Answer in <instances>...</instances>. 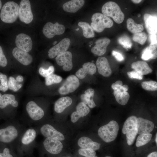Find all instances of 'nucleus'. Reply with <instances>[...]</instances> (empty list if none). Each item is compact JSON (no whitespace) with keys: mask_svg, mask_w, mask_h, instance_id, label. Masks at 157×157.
<instances>
[{"mask_svg":"<svg viewBox=\"0 0 157 157\" xmlns=\"http://www.w3.org/2000/svg\"><path fill=\"white\" fill-rule=\"evenodd\" d=\"M26 126L15 118L6 121L0 125V143L12 149L16 148L19 140Z\"/></svg>","mask_w":157,"mask_h":157,"instance_id":"nucleus-1","label":"nucleus"},{"mask_svg":"<svg viewBox=\"0 0 157 157\" xmlns=\"http://www.w3.org/2000/svg\"><path fill=\"white\" fill-rule=\"evenodd\" d=\"M38 134L36 126L26 127L19 138L16 148L22 151L32 149L37 144L36 139Z\"/></svg>","mask_w":157,"mask_h":157,"instance_id":"nucleus-2","label":"nucleus"},{"mask_svg":"<svg viewBox=\"0 0 157 157\" xmlns=\"http://www.w3.org/2000/svg\"><path fill=\"white\" fill-rule=\"evenodd\" d=\"M19 6L13 1L6 3L2 6L0 12V19L5 23H12L15 22L18 16Z\"/></svg>","mask_w":157,"mask_h":157,"instance_id":"nucleus-3","label":"nucleus"},{"mask_svg":"<svg viewBox=\"0 0 157 157\" xmlns=\"http://www.w3.org/2000/svg\"><path fill=\"white\" fill-rule=\"evenodd\" d=\"M119 130L118 123L115 121L112 120L99 128L98 131V135L104 142H110L116 139Z\"/></svg>","mask_w":157,"mask_h":157,"instance_id":"nucleus-4","label":"nucleus"},{"mask_svg":"<svg viewBox=\"0 0 157 157\" xmlns=\"http://www.w3.org/2000/svg\"><path fill=\"white\" fill-rule=\"evenodd\" d=\"M38 133L45 138H51L60 141L65 140V136L57 130L50 120H46L36 126Z\"/></svg>","mask_w":157,"mask_h":157,"instance_id":"nucleus-5","label":"nucleus"},{"mask_svg":"<svg viewBox=\"0 0 157 157\" xmlns=\"http://www.w3.org/2000/svg\"><path fill=\"white\" fill-rule=\"evenodd\" d=\"M103 14L112 17L116 23L121 24L124 19V15L119 6L116 3L109 1L105 3L101 8Z\"/></svg>","mask_w":157,"mask_h":157,"instance_id":"nucleus-6","label":"nucleus"},{"mask_svg":"<svg viewBox=\"0 0 157 157\" xmlns=\"http://www.w3.org/2000/svg\"><path fill=\"white\" fill-rule=\"evenodd\" d=\"M137 118L135 116H130L125 121L123 126L122 132L126 135L129 145L133 144L138 134Z\"/></svg>","mask_w":157,"mask_h":157,"instance_id":"nucleus-7","label":"nucleus"},{"mask_svg":"<svg viewBox=\"0 0 157 157\" xmlns=\"http://www.w3.org/2000/svg\"><path fill=\"white\" fill-rule=\"evenodd\" d=\"M91 20V26L94 31L98 33L103 31L105 28H111L113 24V22L110 18L99 13L94 14Z\"/></svg>","mask_w":157,"mask_h":157,"instance_id":"nucleus-8","label":"nucleus"},{"mask_svg":"<svg viewBox=\"0 0 157 157\" xmlns=\"http://www.w3.org/2000/svg\"><path fill=\"white\" fill-rule=\"evenodd\" d=\"M48 153L53 155L60 153L62 150L63 145L61 141L51 138H46L39 144Z\"/></svg>","mask_w":157,"mask_h":157,"instance_id":"nucleus-9","label":"nucleus"},{"mask_svg":"<svg viewBox=\"0 0 157 157\" xmlns=\"http://www.w3.org/2000/svg\"><path fill=\"white\" fill-rule=\"evenodd\" d=\"M18 17L21 22L26 24H29L32 21L33 16L29 0H22L20 1Z\"/></svg>","mask_w":157,"mask_h":157,"instance_id":"nucleus-10","label":"nucleus"},{"mask_svg":"<svg viewBox=\"0 0 157 157\" xmlns=\"http://www.w3.org/2000/svg\"><path fill=\"white\" fill-rule=\"evenodd\" d=\"M79 85V80L76 76L74 75L69 76L59 88L58 92L62 95L69 94L75 91L78 88Z\"/></svg>","mask_w":157,"mask_h":157,"instance_id":"nucleus-11","label":"nucleus"},{"mask_svg":"<svg viewBox=\"0 0 157 157\" xmlns=\"http://www.w3.org/2000/svg\"><path fill=\"white\" fill-rule=\"evenodd\" d=\"M65 27L62 24L56 22L53 24L48 22L44 25L42 30L43 34L48 38H51L57 35H60L64 33Z\"/></svg>","mask_w":157,"mask_h":157,"instance_id":"nucleus-12","label":"nucleus"},{"mask_svg":"<svg viewBox=\"0 0 157 157\" xmlns=\"http://www.w3.org/2000/svg\"><path fill=\"white\" fill-rule=\"evenodd\" d=\"M71 43L68 38L63 39L57 44L51 48L48 51V56L51 59L67 51Z\"/></svg>","mask_w":157,"mask_h":157,"instance_id":"nucleus-13","label":"nucleus"},{"mask_svg":"<svg viewBox=\"0 0 157 157\" xmlns=\"http://www.w3.org/2000/svg\"><path fill=\"white\" fill-rule=\"evenodd\" d=\"M15 43L17 48L27 52L31 51L32 48L33 42L31 38L24 33H19L17 35Z\"/></svg>","mask_w":157,"mask_h":157,"instance_id":"nucleus-14","label":"nucleus"},{"mask_svg":"<svg viewBox=\"0 0 157 157\" xmlns=\"http://www.w3.org/2000/svg\"><path fill=\"white\" fill-rule=\"evenodd\" d=\"M72 58V55L71 52L66 51L57 56L55 59L58 65L63 66V68L64 71H69L73 67Z\"/></svg>","mask_w":157,"mask_h":157,"instance_id":"nucleus-15","label":"nucleus"},{"mask_svg":"<svg viewBox=\"0 0 157 157\" xmlns=\"http://www.w3.org/2000/svg\"><path fill=\"white\" fill-rule=\"evenodd\" d=\"M12 54L18 61L24 65H28L32 62L33 58L30 54L17 47L13 49Z\"/></svg>","mask_w":157,"mask_h":157,"instance_id":"nucleus-16","label":"nucleus"},{"mask_svg":"<svg viewBox=\"0 0 157 157\" xmlns=\"http://www.w3.org/2000/svg\"><path fill=\"white\" fill-rule=\"evenodd\" d=\"M76 110L73 112L70 116L71 121L73 123L76 122L80 118L87 115L90 111L89 107L82 102L77 105Z\"/></svg>","mask_w":157,"mask_h":157,"instance_id":"nucleus-17","label":"nucleus"},{"mask_svg":"<svg viewBox=\"0 0 157 157\" xmlns=\"http://www.w3.org/2000/svg\"><path fill=\"white\" fill-rule=\"evenodd\" d=\"M154 126V123L150 120L140 117L137 118V133L139 135L150 133Z\"/></svg>","mask_w":157,"mask_h":157,"instance_id":"nucleus-18","label":"nucleus"},{"mask_svg":"<svg viewBox=\"0 0 157 157\" xmlns=\"http://www.w3.org/2000/svg\"><path fill=\"white\" fill-rule=\"evenodd\" d=\"M18 105L15 97L13 94H4L2 95L0 98V110L5 111L10 106L15 108L18 107Z\"/></svg>","mask_w":157,"mask_h":157,"instance_id":"nucleus-19","label":"nucleus"},{"mask_svg":"<svg viewBox=\"0 0 157 157\" xmlns=\"http://www.w3.org/2000/svg\"><path fill=\"white\" fill-rule=\"evenodd\" d=\"M96 65L99 73L104 76L109 77L111 74V69L108 60L105 57H98L96 61Z\"/></svg>","mask_w":157,"mask_h":157,"instance_id":"nucleus-20","label":"nucleus"},{"mask_svg":"<svg viewBox=\"0 0 157 157\" xmlns=\"http://www.w3.org/2000/svg\"><path fill=\"white\" fill-rule=\"evenodd\" d=\"M110 42V40L107 38L98 39L95 42V45L91 49L92 52L98 56L104 55L106 52L107 47Z\"/></svg>","mask_w":157,"mask_h":157,"instance_id":"nucleus-21","label":"nucleus"},{"mask_svg":"<svg viewBox=\"0 0 157 157\" xmlns=\"http://www.w3.org/2000/svg\"><path fill=\"white\" fill-rule=\"evenodd\" d=\"M144 19L145 28L148 33L150 35L157 34V16L146 13L144 15Z\"/></svg>","mask_w":157,"mask_h":157,"instance_id":"nucleus-22","label":"nucleus"},{"mask_svg":"<svg viewBox=\"0 0 157 157\" xmlns=\"http://www.w3.org/2000/svg\"><path fill=\"white\" fill-rule=\"evenodd\" d=\"M82 67L76 72V76L80 79L84 78L87 74L92 75L96 72V67L93 63L88 62L84 64Z\"/></svg>","mask_w":157,"mask_h":157,"instance_id":"nucleus-23","label":"nucleus"},{"mask_svg":"<svg viewBox=\"0 0 157 157\" xmlns=\"http://www.w3.org/2000/svg\"><path fill=\"white\" fill-rule=\"evenodd\" d=\"M77 144L81 148L91 149L94 151L99 149L101 145L100 143L94 142L86 136L81 137L78 140Z\"/></svg>","mask_w":157,"mask_h":157,"instance_id":"nucleus-24","label":"nucleus"},{"mask_svg":"<svg viewBox=\"0 0 157 157\" xmlns=\"http://www.w3.org/2000/svg\"><path fill=\"white\" fill-rule=\"evenodd\" d=\"M85 2L84 0H71L64 3L62 7L65 11L70 13H75L83 7Z\"/></svg>","mask_w":157,"mask_h":157,"instance_id":"nucleus-25","label":"nucleus"},{"mask_svg":"<svg viewBox=\"0 0 157 157\" xmlns=\"http://www.w3.org/2000/svg\"><path fill=\"white\" fill-rule=\"evenodd\" d=\"M72 100L69 97H61L55 103L54 110L57 113H60L63 112L72 103Z\"/></svg>","mask_w":157,"mask_h":157,"instance_id":"nucleus-26","label":"nucleus"},{"mask_svg":"<svg viewBox=\"0 0 157 157\" xmlns=\"http://www.w3.org/2000/svg\"><path fill=\"white\" fill-rule=\"evenodd\" d=\"M131 68L141 75H147L152 72L151 69L148 64L143 61H138L133 63Z\"/></svg>","mask_w":157,"mask_h":157,"instance_id":"nucleus-27","label":"nucleus"},{"mask_svg":"<svg viewBox=\"0 0 157 157\" xmlns=\"http://www.w3.org/2000/svg\"><path fill=\"white\" fill-rule=\"evenodd\" d=\"M122 87L121 89L114 90L113 94L117 101L122 105H124L127 103L130 95L124 85H122Z\"/></svg>","mask_w":157,"mask_h":157,"instance_id":"nucleus-28","label":"nucleus"},{"mask_svg":"<svg viewBox=\"0 0 157 157\" xmlns=\"http://www.w3.org/2000/svg\"><path fill=\"white\" fill-rule=\"evenodd\" d=\"M157 44H150L143 51L142 59L145 60L154 59L157 57Z\"/></svg>","mask_w":157,"mask_h":157,"instance_id":"nucleus-29","label":"nucleus"},{"mask_svg":"<svg viewBox=\"0 0 157 157\" xmlns=\"http://www.w3.org/2000/svg\"><path fill=\"white\" fill-rule=\"evenodd\" d=\"M126 23L128 30L133 34L142 32L144 30L142 25L136 23L131 18L127 19Z\"/></svg>","mask_w":157,"mask_h":157,"instance_id":"nucleus-30","label":"nucleus"},{"mask_svg":"<svg viewBox=\"0 0 157 157\" xmlns=\"http://www.w3.org/2000/svg\"><path fill=\"white\" fill-rule=\"evenodd\" d=\"M78 25L81 28L83 35L85 38H89L94 37V31L88 23L85 22H78Z\"/></svg>","mask_w":157,"mask_h":157,"instance_id":"nucleus-31","label":"nucleus"},{"mask_svg":"<svg viewBox=\"0 0 157 157\" xmlns=\"http://www.w3.org/2000/svg\"><path fill=\"white\" fill-rule=\"evenodd\" d=\"M152 137L150 133L140 135L137 139L136 146L138 147L146 144L151 140Z\"/></svg>","mask_w":157,"mask_h":157,"instance_id":"nucleus-32","label":"nucleus"},{"mask_svg":"<svg viewBox=\"0 0 157 157\" xmlns=\"http://www.w3.org/2000/svg\"><path fill=\"white\" fill-rule=\"evenodd\" d=\"M62 80V78L60 76L52 74L45 77V84L47 86H49L58 83H60Z\"/></svg>","mask_w":157,"mask_h":157,"instance_id":"nucleus-33","label":"nucleus"},{"mask_svg":"<svg viewBox=\"0 0 157 157\" xmlns=\"http://www.w3.org/2000/svg\"><path fill=\"white\" fill-rule=\"evenodd\" d=\"M94 94V90L92 88H89L86 90L84 94L81 96V99L82 102L87 104L88 102L91 99H93Z\"/></svg>","mask_w":157,"mask_h":157,"instance_id":"nucleus-34","label":"nucleus"},{"mask_svg":"<svg viewBox=\"0 0 157 157\" xmlns=\"http://www.w3.org/2000/svg\"><path fill=\"white\" fill-rule=\"evenodd\" d=\"M8 88L14 92L18 91L22 86V85L17 82L12 76H10L8 81Z\"/></svg>","mask_w":157,"mask_h":157,"instance_id":"nucleus-35","label":"nucleus"},{"mask_svg":"<svg viewBox=\"0 0 157 157\" xmlns=\"http://www.w3.org/2000/svg\"><path fill=\"white\" fill-rule=\"evenodd\" d=\"M147 39L146 33L142 32L133 34L132 37L133 40L134 41L142 45L144 44Z\"/></svg>","mask_w":157,"mask_h":157,"instance_id":"nucleus-36","label":"nucleus"},{"mask_svg":"<svg viewBox=\"0 0 157 157\" xmlns=\"http://www.w3.org/2000/svg\"><path fill=\"white\" fill-rule=\"evenodd\" d=\"M142 87L144 89L150 91H155L157 90V83L154 81H145L141 83Z\"/></svg>","mask_w":157,"mask_h":157,"instance_id":"nucleus-37","label":"nucleus"},{"mask_svg":"<svg viewBox=\"0 0 157 157\" xmlns=\"http://www.w3.org/2000/svg\"><path fill=\"white\" fill-rule=\"evenodd\" d=\"M118 41L119 43L125 49H130L132 45L130 39L126 35L120 37L118 38Z\"/></svg>","mask_w":157,"mask_h":157,"instance_id":"nucleus-38","label":"nucleus"},{"mask_svg":"<svg viewBox=\"0 0 157 157\" xmlns=\"http://www.w3.org/2000/svg\"><path fill=\"white\" fill-rule=\"evenodd\" d=\"M0 146L1 150L0 151V157H14L11 153L12 149L9 147L0 143Z\"/></svg>","mask_w":157,"mask_h":157,"instance_id":"nucleus-39","label":"nucleus"},{"mask_svg":"<svg viewBox=\"0 0 157 157\" xmlns=\"http://www.w3.org/2000/svg\"><path fill=\"white\" fill-rule=\"evenodd\" d=\"M0 91L5 92L8 88V80L7 76L0 72Z\"/></svg>","mask_w":157,"mask_h":157,"instance_id":"nucleus-40","label":"nucleus"},{"mask_svg":"<svg viewBox=\"0 0 157 157\" xmlns=\"http://www.w3.org/2000/svg\"><path fill=\"white\" fill-rule=\"evenodd\" d=\"M79 154L85 157H98L95 151L91 149L80 148L78 150Z\"/></svg>","mask_w":157,"mask_h":157,"instance_id":"nucleus-41","label":"nucleus"},{"mask_svg":"<svg viewBox=\"0 0 157 157\" xmlns=\"http://www.w3.org/2000/svg\"><path fill=\"white\" fill-rule=\"evenodd\" d=\"M54 71V67L52 66H51L47 69H45L42 67H40L39 69V72L42 76L46 77L52 74Z\"/></svg>","mask_w":157,"mask_h":157,"instance_id":"nucleus-42","label":"nucleus"},{"mask_svg":"<svg viewBox=\"0 0 157 157\" xmlns=\"http://www.w3.org/2000/svg\"><path fill=\"white\" fill-rule=\"evenodd\" d=\"M8 61L1 46L0 45V67L4 68L7 65Z\"/></svg>","mask_w":157,"mask_h":157,"instance_id":"nucleus-43","label":"nucleus"},{"mask_svg":"<svg viewBox=\"0 0 157 157\" xmlns=\"http://www.w3.org/2000/svg\"><path fill=\"white\" fill-rule=\"evenodd\" d=\"M127 74L129 77L131 78L142 80L143 78V76L142 75L140 74L135 70L128 72Z\"/></svg>","mask_w":157,"mask_h":157,"instance_id":"nucleus-44","label":"nucleus"},{"mask_svg":"<svg viewBox=\"0 0 157 157\" xmlns=\"http://www.w3.org/2000/svg\"><path fill=\"white\" fill-rule=\"evenodd\" d=\"M112 54L118 61L121 62L123 61L124 60V58L123 55L119 52L113 50L112 51Z\"/></svg>","mask_w":157,"mask_h":157,"instance_id":"nucleus-45","label":"nucleus"},{"mask_svg":"<svg viewBox=\"0 0 157 157\" xmlns=\"http://www.w3.org/2000/svg\"><path fill=\"white\" fill-rule=\"evenodd\" d=\"M149 39L151 44H157V34L150 35Z\"/></svg>","mask_w":157,"mask_h":157,"instance_id":"nucleus-46","label":"nucleus"},{"mask_svg":"<svg viewBox=\"0 0 157 157\" xmlns=\"http://www.w3.org/2000/svg\"><path fill=\"white\" fill-rule=\"evenodd\" d=\"M88 107L90 108H93L96 105L93 101V99H91L88 103L87 104Z\"/></svg>","mask_w":157,"mask_h":157,"instance_id":"nucleus-47","label":"nucleus"},{"mask_svg":"<svg viewBox=\"0 0 157 157\" xmlns=\"http://www.w3.org/2000/svg\"><path fill=\"white\" fill-rule=\"evenodd\" d=\"M24 78L22 76L19 75L17 76L16 78V80L18 82H21L23 81Z\"/></svg>","mask_w":157,"mask_h":157,"instance_id":"nucleus-48","label":"nucleus"},{"mask_svg":"<svg viewBox=\"0 0 157 157\" xmlns=\"http://www.w3.org/2000/svg\"><path fill=\"white\" fill-rule=\"evenodd\" d=\"M147 157H157V152L154 151L149 154Z\"/></svg>","mask_w":157,"mask_h":157,"instance_id":"nucleus-49","label":"nucleus"},{"mask_svg":"<svg viewBox=\"0 0 157 157\" xmlns=\"http://www.w3.org/2000/svg\"><path fill=\"white\" fill-rule=\"evenodd\" d=\"M115 83V84L117 85H123L122 82L121 81H119V80L117 81H116Z\"/></svg>","mask_w":157,"mask_h":157,"instance_id":"nucleus-50","label":"nucleus"},{"mask_svg":"<svg viewBox=\"0 0 157 157\" xmlns=\"http://www.w3.org/2000/svg\"><path fill=\"white\" fill-rule=\"evenodd\" d=\"M131 1L135 3H138L140 2L142 0H132Z\"/></svg>","mask_w":157,"mask_h":157,"instance_id":"nucleus-51","label":"nucleus"},{"mask_svg":"<svg viewBox=\"0 0 157 157\" xmlns=\"http://www.w3.org/2000/svg\"><path fill=\"white\" fill-rule=\"evenodd\" d=\"M2 6V2L1 0H0V10H1Z\"/></svg>","mask_w":157,"mask_h":157,"instance_id":"nucleus-52","label":"nucleus"},{"mask_svg":"<svg viewBox=\"0 0 157 157\" xmlns=\"http://www.w3.org/2000/svg\"><path fill=\"white\" fill-rule=\"evenodd\" d=\"M157 134L156 133V138H155V142H156V144H157Z\"/></svg>","mask_w":157,"mask_h":157,"instance_id":"nucleus-53","label":"nucleus"},{"mask_svg":"<svg viewBox=\"0 0 157 157\" xmlns=\"http://www.w3.org/2000/svg\"><path fill=\"white\" fill-rule=\"evenodd\" d=\"M2 96V94H1V93L0 92V98H1V97Z\"/></svg>","mask_w":157,"mask_h":157,"instance_id":"nucleus-54","label":"nucleus"},{"mask_svg":"<svg viewBox=\"0 0 157 157\" xmlns=\"http://www.w3.org/2000/svg\"><path fill=\"white\" fill-rule=\"evenodd\" d=\"M105 157H111L110 156H105Z\"/></svg>","mask_w":157,"mask_h":157,"instance_id":"nucleus-55","label":"nucleus"}]
</instances>
